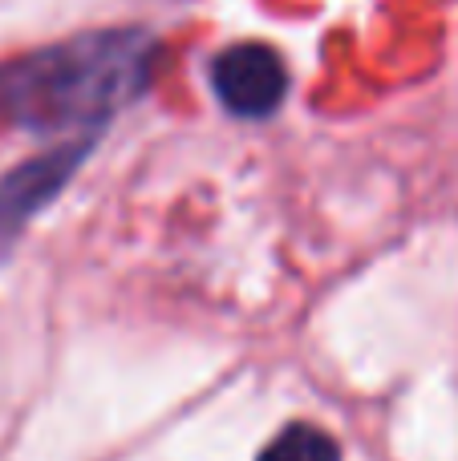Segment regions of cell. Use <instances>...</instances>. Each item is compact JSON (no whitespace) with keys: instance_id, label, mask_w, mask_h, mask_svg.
I'll return each mask as SVG.
<instances>
[{"instance_id":"1","label":"cell","mask_w":458,"mask_h":461,"mask_svg":"<svg viewBox=\"0 0 458 461\" xmlns=\"http://www.w3.org/2000/svg\"><path fill=\"white\" fill-rule=\"evenodd\" d=\"M154 37L142 29L81 32L0 65V122L21 130H94L151 81Z\"/></svg>"},{"instance_id":"2","label":"cell","mask_w":458,"mask_h":461,"mask_svg":"<svg viewBox=\"0 0 458 461\" xmlns=\"http://www.w3.org/2000/svg\"><path fill=\"white\" fill-rule=\"evenodd\" d=\"M211 86L235 118H268L289 97V69L272 45L243 41L211 61Z\"/></svg>"},{"instance_id":"3","label":"cell","mask_w":458,"mask_h":461,"mask_svg":"<svg viewBox=\"0 0 458 461\" xmlns=\"http://www.w3.org/2000/svg\"><path fill=\"white\" fill-rule=\"evenodd\" d=\"M89 146H94V138H81V142H69L53 154L21 162L16 170H8V175L0 178V239L16 235L41 207H49V203L65 191V183H69L73 170L81 167Z\"/></svg>"},{"instance_id":"4","label":"cell","mask_w":458,"mask_h":461,"mask_svg":"<svg viewBox=\"0 0 458 461\" xmlns=\"http://www.w3.org/2000/svg\"><path fill=\"white\" fill-rule=\"evenodd\" d=\"M256 461H341V446L321 425L297 421V425H284V429L260 449Z\"/></svg>"}]
</instances>
